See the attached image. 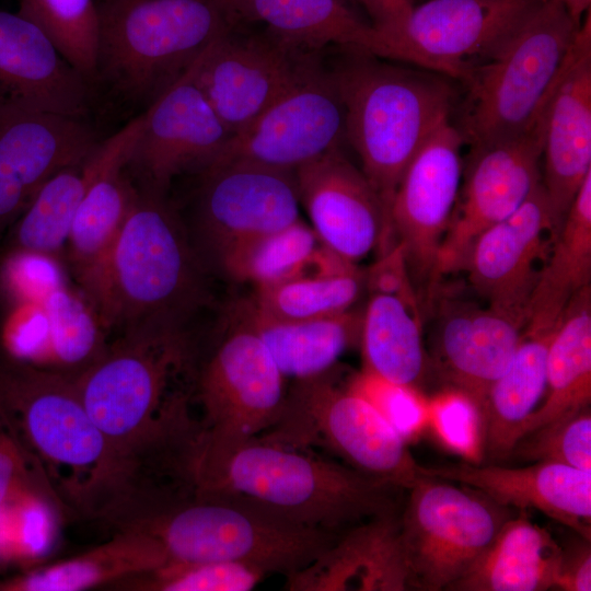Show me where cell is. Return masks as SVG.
<instances>
[{
    "label": "cell",
    "instance_id": "31",
    "mask_svg": "<svg viewBox=\"0 0 591 591\" xmlns=\"http://www.w3.org/2000/svg\"><path fill=\"white\" fill-rule=\"evenodd\" d=\"M561 545L525 515L510 517L449 590L545 591L555 588Z\"/></svg>",
    "mask_w": 591,
    "mask_h": 591
},
{
    "label": "cell",
    "instance_id": "7",
    "mask_svg": "<svg viewBox=\"0 0 591 591\" xmlns=\"http://www.w3.org/2000/svg\"><path fill=\"white\" fill-rule=\"evenodd\" d=\"M347 49L344 58L328 66L345 109L346 140L391 222L399 179L431 131L450 115L452 92L434 76Z\"/></svg>",
    "mask_w": 591,
    "mask_h": 591
},
{
    "label": "cell",
    "instance_id": "34",
    "mask_svg": "<svg viewBox=\"0 0 591 591\" xmlns=\"http://www.w3.org/2000/svg\"><path fill=\"white\" fill-rule=\"evenodd\" d=\"M591 403V285L566 305L549 343L543 399L526 418L520 439ZM519 439V440H520Z\"/></svg>",
    "mask_w": 591,
    "mask_h": 591
},
{
    "label": "cell",
    "instance_id": "2",
    "mask_svg": "<svg viewBox=\"0 0 591 591\" xmlns=\"http://www.w3.org/2000/svg\"><path fill=\"white\" fill-rule=\"evenodd\" d=\"M0 420L19 440L58 503L105 520L134 495L76 376L0 358Z\"/></svg>",
    "mask_w": 591,
    "mask_h": 591
},
{
    "label": "cell",
    "instance_id": "15",
    "mask_svg": "<svg viewBox=\"0 0 591 591\" xmlns=\"http://www.w3.org/2000/svg\"><path fill=\"white\" fill-rule=\"evenodd\" d=\"M464 144L444 117L404 171L391 206L395 243L402 245L412 281L426 303L436 288L438 253L459 194Z\"/></svg>",
    "mask_w": 591,
    "mask_h": 591
},
{
    "label": "cell",
    "instance_id": "46",
    "mask_svg": "<svg viewBox=\"0 0 591 591\" xmlns=\"http://www.w3.org/2000/svg\"><path fill=\"white\" fill-rule=\"evenodd\" d=\"M591 541L578 535L570 546H561L555 588L563 591L591 590Z\"/></svg>",
    "mask_w": 591,
    "mask_h": 591
},
{
    "label": "cell",
    "instance_id": "33",
    "mask_svg": "<svg viewBox=\"0 0 591 591\" xmlns=\"http://www.w3.org/2000/svg\"><path fill=\"white\" fill-rule=\"evenodd\" d=\"M557 325L524 327L509 366L487 392L480 410L483 451L494 461L509 456L522 425L543 399L547 351Z\"/></svg>",
    "mask_w": 591,
    "mask_h": 591
},
{
    "label": "cell",
    "instance_id": "26",
    "mask_svg": "<svg viewBox=\"0 0 591 591\" xmlns=\"http://www.w3.org/2000/svg\"><path fill=\"white\" fill-rule=\"evenodd\" d=\"M418 473L467 486L507 508L540 511L591 541V471L553 462L508 467L465 461L418 464Z\"/></svg>",
    "mask_w": 591,
    "mask_h": 591
},
{
    "label": "cell",
    "instance_id": "22",
    "mask_svg": "<svg viewBox=\"0 0 591 591\" xmlns=\"http://www.w3.org/2000/svg\"><path fill=\"white\" fill-rule=\"evenodd\" d=\"M299 200L321 242L357 264L394 244L384 206L361 170L335 148L294 171Z\"/></svg>",
    "mask_w": 591,
    "mask_h": 591
},
{
    "label": "cell",
    "instance_id": "16",
    "mask_svg": "<svg viewBox=\"0 0 591 591\" xmlns=\"http://www.w3.org/2000/svg\"><path fill=\"white\" fill-rule=\"evenodd\" d=\"M344 140L343 101L322 59L250 125L233 135L211 164L244 162L294 172L340 148Z\"/></svg>",
    "mask_w": 591,
    "mask_h": 591
},
{
    "label": "cell",
    "instance_id": "1",
    "mask_svg": "<svg viewBox=\"0 0 591 591\" xmlns=\"http://www.w3.org/2000/svg\"><path fill=\"white\" fill-rule=\"evenodd\" d=\"M201 355L192 333H125L76 376L135 495L190 483L202 436L193 413Z\"/></svg>",
    "mask_w": 591,
    "mask_h": 591
},
{
    "label": "cell",
    "instance_id": "23",
    "mask_svg": "<svg viewBox=\"0 0 591 591\" xmlns=\"http://www.w3.org/2000/svg\"><path fill=\"white\" fill-rule=\"evenodd\" d=\"M100 141L88 119L0 108V232L51 176L85 161Z\"/></svg>",
    "mask_w": 591,
    "mask_h": 591
},
{
    "label": "cell",
    "instance_id": "41",
    "mask_svg": "<svg viewBox=\"0 0 591 591\" xmlns=\"http://www.w3.org/2000/svg\"><path fill=\"white\" fill-rule=\"evenodd\" d=\"M509 456L591 471L590 406L557 418L524 436L515 443Z\"/></svg>",
    "mask_w": 591,
    "mask_h": 591
},
{
    "label": "cell",
    "instance_id": "39",
    "mask_svg": "<svg viewBox=\"0 0 591 591\" xmlns=\"http://www.w3.org/2000/svg\"><path fill=\"white\" fill-rule=\"evenodd\" d=\"M18 13L36 24L63 58L94 86L97 0H20Z\"/></svg>",
    "mask_w": 591,
    "mask_h": 591
},
{
    "label": "cell",
    "instance_id": "37",
    "mask_svg": "<svg viewBox=\"0 0 591 591\" xmlns=\"http://www.w3.org/2000/svg\"><path fill=\"white\" fill-rule=\"evenodd\" d=\"M89 181V158L51 176L11 224L5 251L54 260L63 255Z\"/></svg>",
    "mask_w": 591,
    "mask_h": 591
},
{
    "label": "cell",
    "instance_id": "44",
    "mask_svg": "<svg viewBox=\"0 0 591 591\" xmlns=\"http://www.w3.org/2000/svg\"><path fill=\"white\" fill-rule=\"evenodd\" d=\"M26 497L57 501L28 453L0 420V508Z\"/></svg>",
    "mask_w": 591,
    "mask_h": 591
},
{
    "label": "cell",
    "instance_id": "40",
    "mask_svg": "<svg viewBox=\"0 0 591 591\" xmlns=\"http://www.w3.org/2000/svg\"><path fill=\"white\" fill-rule=\"evenodd\" d=\"M266 573L234 561H167L163 566L114 586L142 591H248Z\"/></svg>",
    "mask_w": 591,
    "mask_h": 591
},
{
    "label": "cell",
    "instance_id": "48",
    "mask_svg": "<svg viewBox=\"0 0 591 591\" xmlns=\"http://www.w3.org/2000/svg\"><path fill=\"white\" fill-rule=\"evenodd\" d=\"M566 11L569 13L571 19L577 23L581 24L584 15L590 11L591 0H557Z\"/></svg>",
    "mask_w": 591,
    "mask_h": 591
},
{
    "label": "cell",
    "instance_id": "49",
    "mask_svg": "<svg viewBox=\"0 0 591 591\" xmlns=\"http://www.w3.org/2000/svg\"><path fill=\"white\" fill-rule=\"evenodd\" d=\"M348 2H356L363 7V0H347Z\"/></svg>",
    "mask_w": 591,
    "mask_h": 591
},
{
    "label": "cell",
    "instance_id": "42",
    "mask_svg": "<svg viewBox=\"0 0 591 591\" xmlns=\"http://www.w3.org/2000/svg\"><path fill=\"white\" fill-rule=\"evenodd\" d=\"M427 420L450 449L468 462L483 456L482 419L476 406L462 393L451 390L427 405Z\"/></svg>",
    "mask_w": 591,
    "mask_h": 591
},
{
    "label": "cell",
    "instance_id": "43",
    "mask_svg": "<svg viewBox=\"0 0 591 591\" xmlns=\"http://www.w3.org/2000/svg\"><path fill=\"white\" fill-rule=\"evenodd\" d=\"M348 385L373 404L405 440L417 433L427 421V405L414 390L392 384L366 371L354 376Z\"/></svg>",
    "mask_w": 591,
    "mask_h": 591
},
{
    "label": "cell",
    "instance_id": "47",
    "mask_svg": "<svg viewBox=\"0 0 591 591\" xmlns=\"http://www.w3.org/2000/svg\"><path fill=\"white\" fill-rule=\"evenodd\" d=\"M414 5V0H363L371 23L384 37L390 59L392 46L402 34Z\"/></svg>",
    "mask_w": 591,
    "mask_h": 591
},
{
    "label": "cell",
    "instance_id": "14",
    "mask_svg": "<svg viewBox=\"0 0 591 591\" xmlns=\"http://www.w3.org/2000/svg\"><path fill=\"white\" fill-rule=\"evenodd\" d=\"M197 176L192 225L186 227L208 270L235 244L299 219L293 171L225 162Z\"/></svg>",
    "mask_w": 591,
    "mask_h": 591
},
{
    "label": "cell",
    "instance_id": "28",
    "mask_svg": "<svg viewBox=\"0 0 591 591\" xmlns=\"http://www.w3.org/2000/svg\"><path fill=\"white\" fill-rule=\"evenodd\" d=\"M225 313L254 333L282 375L294 380L335 367L346 350L360 343L363 315L351 308L320 318H280L260 309L251 296L232 301Z\"/></svg>",
    "mask_w": 591,
    "mask_h": 591
},
{
    "label": "cell",
    "instance_id": "21",
    "mask_svg": "<svg viewBox=\"0 0 591 591\" xmlns=\"http://www.w3.org/2000/svg\"><path fill=\"white\" fill-rule=\"evenodd\" d=\"M427 304L434 313L430 369L465 395L480 416L487 392L509 366L525 324L489 305L437 290Z\"/></svg>",
    "mask_w": 591,
    "mask_h": 591
},
{
    "label": "cell",
    "instance_id": "20",
    "mask_svg": "<svg viewBox=\"0 0 591 591\" xmlns=\"http://www.w3.org/2000/svg\"><path fill=\"white\" fill-rule=\"evenodd\" d=\"M142 124V113L101 140L89 157L90 181L77 209L65 255L83 296L95 311L114 245L138 189L125 164Z\"/></svg>",
    "mask_w": 591,
    "mask_h": 591
},
{
    "label": "cell",
    "instance_id": "12",
    "mask_svg": "<svg viewBox=\"0 0 591 591\" xmlns=\"http://www.w3.org/2000/svg\"><path fill=\"white\" fill-rule=\"evenodd\" d=\"M322 51L237 23L192 66L196 83L231 136L243 130L322 60Z\"/></svg>",
    "mask_w": 591,
    "mask_h": 591
},
{
    "label": "cell",
    "instance_id": "24",
    "mask_svg": "<svg viewBox=\"0 0 591 591\" xmlns=\"http://www.w3.org/2000/svg\"><path fill=\"white\" fill-rule=\"evenodd\" d=\"M542 184L559 229L591 173V14L584 15L548 105Z\"/></svg>",
    "mask_w": 591,
    "mask_h": 591
},
{
    "label": "cell",
    "instance_id": "27",
    "mask_svg": "<svg viewBox=\"0 0 591 591\" xmlns=\"http://www.w3.org/2000/svg\"><path fill=\"white\" fill-rule=\"evenodd\" d=\"M293 591H406L397 512L357 524L305 567L286 576Z\"/></svg>",
    "mask_w": 591,
    "mask_h": 591
},
{
    "label": "cell",
    "instance_id": "10",
    "mask_svg": "<svg viewBox=\"0 0 591 591\" xmlns=\"http://www.w3.org/2000/svg\"><path fill=\"white\" fill-rule=\"evenodd\" d=\"M406 490L399 537L408 590H449L511 517L509 508L467 486L430 476L419 475Z\"/></svg>",
    "mask_w": 591,
    "mask_h": 591
},
{
    "label": "cell",
    "instance_id": "3",
    "mask_svg": "<svg viewBox=\"0 0 591 591\" xmlns=\"http://www.w3.org/2000/svg\"><path fill=\"white\" fill-rule=\"evenodd\" d=\"M197 495L233 496L299 525L340 535L397 512L394 486L259 436L232 449L198 455L190 470Z\"/></svg>",
    "mask_w": 591,
    "mask_h": 591
},
{
    "label": "cell",
    "instance_id": "4",
    "mask_svg": "<svg viewBox=\"0 0 591 591\" xmlns=\"http://www.w3.org/2000/svg\"><path fill=\"white\" fill-rule=\"evenodd\" d=\"M208 269L167 195L138 190L107 265L95 315L119 334L188 332L210 304Z\"/></svg>",
    "mask_w": 591,
    "mask_h": 591
},
{
    "label": "cell",
    "instance_id": "36",
    "mask_svg": "<svg viewBox=\"0 0 591 591\" xmlns=\"http://www.w3.org/2000/svg\"><path fill=\"white\" fill-rule=\"evenodd\" d=\"M588 285H591V173L554 237L529 303L525 326H555L572 296Z\"/></svg>",
    "mask_w": 591,
    "mask_h": 591
},
{
    "label": "cell",
    "instance_id": "18",
    "mask_svg": "<svg viewBox=\"0 0 591 591\" xmlns=\"http://www.w3.org/2000/svg\"><path fill=\"white\" fill-rule=\"evenodd\" d=\"M231 137L190 67L142 112L125 167L138 190L167 195L175 177L209 166Z\"/></svg>",
    "mask_w": 591,
    "mask_h": 591
},
{
    "label": "cell",
    "instance_id": "9",
    "mask_svg": "<svg viewBox=\"0 0 591 591\" xmlns=\"http://www.w3.org/2000/svg\"><path fill=\"white\" fill-rule=\"evenodd\" d=\"M259 437L290 448H322L346 465L398 489L419 477L406 440L334 367L294 380L275 424Z\"/></svg>",
    "mask_w": 591,
    "mask_h": 591
},
{
    "label": "cell",
    "instance_id": "32",
    "mask_svg": "<svg viewBox=\"0 0 591 591\" xmlns=\"http://www.w3.org/2000/svg\"><path fill=\"white\" fill-rule=\"evenodd\" d=\"M326 247L300 219L279 230L242 241L220 256L212 269L255 288L340 274L357 267Z\"/></svg>",
    "mask_w": 591,
    "mask_h": 591
},
{
    "label": "cell",
    "instance_id": "25",
    "mask_svg": "<svg viewBox=\"0 0 591 591\" xmlns=\"http://www.w3.org/2000/svg\"><path fill=\"white\" fill-rule=\"evenodd\" d=\"M94 92L36 24L0 8V108L88 119Z\"/></svg>",
    "mask_w": 591,
    "mask_h": 591
},
{
    "label": "cell",
    "instance_id": "45",
    "mask_svg": "<svg viewBox=\"0 0 591 591\" xmlns=\"http://www.w3.org/2000/svg\"><path fill=\"white\" fill-rule=\"evenodd\" d=\"M366 289L369 294L397 296L420 306V300L412 281L404 250L395 243L366 269Z\"/></svg>",
    "mask_w": 591,
    "mask_h": 591
},
{
    "label": "cell",
    "instance_id": "35",
    "mask_svg": "<svg viewBox=\"0 0 591 591\" xmlns=\"http://www.w3.org/2000/svg\"><path fill=\"white\" fill-rule=\"evenodd\" d=\"M359 344L363 371L414 391L424 383L430 360L418 304L397 296L370 294Z\"/></svg>",
    "mask_w": 591,
    "mask_h": 591
},
{
    "label": "cell",
    "instance_id": "30",
    "mask_svg": "<svg viewBox=\"0 0 591 591\" xmlns=\"http://www.w3.org/2000/svg\"><path fill=\"white\" fill-rule=\"evenodd\" d=\"M165 563L166 554L153 537L120 529L109 541L88 552L0 580V591H82L115 584Z\"/></svg>",
    "mask_w": 591,
    "mask_h": 591
},
{
    "label": "cell",
    "instance_id": "38",
    "mask_svg": "<svg viewBox=\"0 0 591 591\" xmlns=\"http://www.w3.org/2000/svg\"><path fill=\"white\" fill-rule=\"evenodd\" d=\"M366 289V269L299 278L255 288L251 294L267 313L288 320H311L340 314L354 308Z\"/></svg>",
    "mask_w": 591,
    "mask_h": 591
},
{
    "label": "cell",
    "instance_id": "11",
    "mask_svg": "<svg viewBox=\"0 0 591 591\" xmlns=\"http://www.w3.org/2000/svg\"><path fill=\"white\" fill-rule=\"evenodd\" d=\"M224 322L204 348L196 375L202 436L195 456L224 452L268 430L286 395L285 376L257 336L227 313Z\"/></svg>",
    "mask_w": 591,
    "mask_h": 591
},
{
    "label": "cell",
    "instance_id": "5",
    "mask_svg": "<svg viewBox=\"0 0 591 591\" xmlns=\"http://www.w3.org/2000/svg\"><path fill=\"white\" fill-rule=\"evenodd\" d=\"M113 528L150 535L167 561H234L286 576L309 565L339 536L242 498L195 493L137 505Z\"/></svg>",
    "mask_w": 591,
    "mask_h": 591
},
{
    "label": "cell",
    "instance_id": "19",
    "mask_svg": "<svg viewBox=\"0 0 591 591\" xmlns=\"http://www.w3.org/2000/svg\"><path fill=\"white\" fill-rule=\"evenodd\" d=\"M558 229L542 182L508 218L474 242L464 269L487 305L524 324L529 303Z\"/></svg>",
    "mask_w": 591,
    "mask_h": 591
},
{
    "label": "cell",
    "instance_id": "8",
    "mask_svg": "<svg viewBox=\"0 0 591 591\" xmlns=\"http://www.w3.org/2000/svg\"><path fill=\"white\" fill-rule=\"evenodd\" d=\"M557 0L543 1L462 82L459 125L470 149L528 130L548 102L579 30Z\"/></svg>",
    "mask_w": 591,
    "mask_h": 591
},
{
    "label": "cell",
    "instance_id": "13",
    "mask_svg": "<svg viewBox=\"0 0 591 591\" xmlns=\"http://www.w3.org/2000/svg\"><path fill=\"white\" fill-rule=\"evenodd\" d=\"M549 101L524 132L470 149L463 185L438 253L436 287L443 276L464 269L475 240L512 215L542 182Z\"/></svg>",
    "mask_w": 591,
    "mask_h": 591
},
{
    "label": "cell",
    "instance_id": "17",
    "mask_svg": "<svg viewBox=\"0 0 591 591\" xmlns=\"http://www.w3.org/2000/svg\"><path fill=\"white\" fill-rule=\"evenodd\" d=\"M545 0H428L414 5L392 59L461 82Z\"/></svg>",
    "mask_w": 591,
    "mask_h": 591
},
{
    "label": "cell",
    "instance_id": "6",
    "mask_svg": "<svg viewBox=\"0 0 591 591\" xmlns=\"http://www.w3.org/2000/svg\"><path fill=\"white\" fill-rule=\"evenodd\" d=\"M95 90L146 111L239 22L223 0H97Z\"/></svg>",
    "mask_w": 591,
    "mask_h": 591
},
{
    "label": "cell",
    "instance_id": "29",
    "mask_svg": "<svg viewBox=\"0 0 591 591\" xmlns=\"http://www.w3.org/2000/svg\"><path fill=\"white\" fill-rule=\"evenodd\" d=\"M239 23L262 26L303 48H354L387 58L383 35L347 0H223Z\"/></svg>",
    "mask_w": 591,
    "mask_h": 591
}]
</instances>
